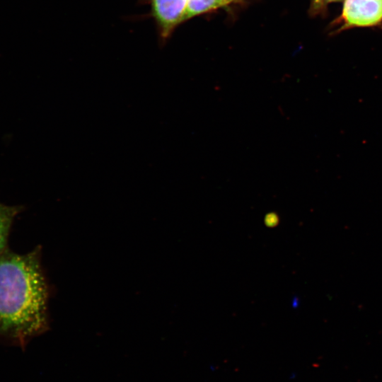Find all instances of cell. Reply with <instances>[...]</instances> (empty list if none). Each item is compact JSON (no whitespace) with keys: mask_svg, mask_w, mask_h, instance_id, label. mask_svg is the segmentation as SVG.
I'll list each match as a JSON object with an SVG mask.
<instances>
[{"mask_svg":"<svg viewBox=\"0 0 382 382\" xmlns=\"http://www.w3.org/2000/svg\"><path fill=\"white\" fill-rule=\"evenodd\" d=\"M49 296L40 249L0 254V336L23 345L45 332Z\"/></svg>","mask_w":382,"mask_h":382,"instance_id":"6da1fadb","label":"cell"},{"mask_svg":"<svg viewBox=\"0 0 382 382\" xmlns=\"http://www.w3.org/2000/svg\"><path fill=\"white\" fill-rule=\"evenodd\" d=\"M342 28L371 26L382 21V0H345Z\"/></svg>","mask_w":382,"mask_h":382,"instance_id":"7a4b0ae2","label":"cell"},{"mask_svg":"<svg viewBox=\"0 0 382 382\" xmlns=\"http://www.w3.org/2000/svg\"><path fill=\"white\" fill-rule=\"evenodd\" d=\"M187 0H151V12L162 37L185 21Z\"/></svg>","mask_w":382,"mask_h":382,"instance_id":"3957f363","label":"cell"},{"mask_svg":"<svg viewBox=\"0 0 382 382\" xmlns=\"http://www.w3.org/2000/svg\"><path fill=\"white\" fill-rule=\"evenodd\" d=\"M20 207L0 202V254L4 251L9 231Z\"/></svg>","mask_w":382,"mask_h":382,"instance_id":"277c9868","label":"cell"},{"mask_svg":"<svg viewBox=\"0 0 382 382\" xmlns=\"http://www.w3.org/2000/svg\"><path fill=\"white\" fill-rule=\"evenodd\" d=\"M217 8L216 0H187L185 20Z\"/></svg>","mask_w":382,"mask_h":382,"instance_id":"5b68a950","label":"cell"},{"mask_svg":"<svg viewBox=\"0 0 382 382\" xmlns=\"http://www.w3.org/2000/svg\"><path fill=\"white\" fill-rule=\"evenodd\" d=\"M341 1L342 0H313L312 8L314 11H317L329 3Z\"/></svg>","mask_w":382,"mask_h":382,"instance_id":"8992f818","label":"cell"},{"mask_svg":"<svg viewBox=\"0 0 382 382\" xmlns=\"http://www.w3.org/2000/svg\"><path fill=\"white\" fill-rule=\"evenodd\" d=\"M265 223L269 226H275L278 223L277 216L274 213L267 214L265 217Z\"/></svg>","mask_w":382,"mask_h":382,"instance_id":"52a82bcc","label":"cell"},{"mask_svg":"<svg viewBox=\"0 0 382 382\" xmlns=\"http://www.w3.org/2000/svg\"><path fill=\"white\" fill-rule=\"evenodd\" d=\"M219 7L224 6L230 4L233 0H216Z\"/></svg>","mask_w":382,"mask_h":382,"instance_id":"ba28073f","label":"cell"}]
</instances>
